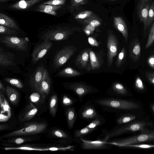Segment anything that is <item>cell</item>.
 <instances>
[{
	"instance_id": "obj_43",
	"label": "cell",
	"mask_w": 154,
	"mask_h": 154,
	"mask_svg": "<svg viewBox=\"0 0 154 154\" xmlns=\"http://www.w3.org/2000/svg\"><path fill=\"white\" fill-rule=\"evenodd\" d=\"M65 0H50L43 2V4L53 5H63Z\"/></svg>"
},
{
	"instance_id": "obj_54",
	"label": "cell",
	"mask_w": 154,
	"mask_h": 154,
	"mask_svg": "<svg viewBox=\"0 0 154 154\" xmlns=\"http://www.w3.org/2000/svg\"><path fill=\"white\" fill-rule=\"evenodd\" d=\"M83 0H74V1L77 3H79L82 2Z\"/></svg>"
},
{
	"instance_id": "obj_22",
	"label": "cell",
	"mask_w": 154,
	"mask_h": 154,
	"mask_svg": "<svg viewBox=\"0 0 154 154\" xmlns=\"http://www.w3.org/2000/svg\"><path fill=\"white\" fill-rule=\"evenodd\" d=\"M43 0H21L10 6L11 9L23 10L27 9Z\"/></svg>"
},
{
	"instance_id": "obj_39",
	"label": "cell",
	"mask_w": 154,
	"mask_h": 154,
	"mask_svg": "<svg viewBox=\"0 0 154 154\" xmlns=\"http://www.w3.org/2000/svg\"><path fill=\"white\" fill-rule=\"evenodd\" d=\"M18 33L17 30L0 25V34L1 35H15L18 34Z\"/></svg>"
},
{
	"instance_id": "obj_17",
	"label": "cell",
	"mask_w": 154,
	"mask_h": 154,
	"mask_svg": "<svg viewBox=\"0 0 154 154\" xmlns=\"http://www.w3.org/2000/svg\"><path fill=\"white\" fill-rule=\"evenodd\" d=\"M51 86V80L49 75L47 69H45L39 91L43 98L49 94Z\"/></svg>"
},
{
	"instance_id": "obj_2",
	"label": "cell",
	"mask_w": 154,
	"mask_h": 154,
	"mask_svg": "<svg viewBox=\"0 0 154 154\" xmlns=\"http://www.w3.org/2000/svg\"><path fill=\"white\" fill-rule=\"evenodd\" d=\"M152 126V123L149 122L144 121L134 122L121 127H115L109 131H104L103 138L108 141L112 138L125 134L137 131H140L141 133H145L150 131L147 128Z\"/></svg>"
},
{
	"instance_id": "obj_42",
	"label": "cell",
	"mask_w": 154,
	"mask_h": 154,
	"mask_svg": "<svg viewBox=\"0 0 154 154\" xmlns=\"http://www.w3.org/2000/svg\"><path fill=\"white\" fill-rule=\"evenodd\" d=\"M123 147H134L142 149H149L154 147V144H133L125 145Z\"/></svg>"
},
{
	"instance_id": "obj_46",
	"label": "cell",
	"mask_w": 154,
	"mask_h": 154,
	"mask_svg": "<svg viewBox=\"0 0 154 154\" xmlns=\"http://www.w3.org/2000/svg\"><path fill=\"white\" fill-rule=\"evenodd\" d=\"M146 76L149 82L154 85V72H146Z\"/></svg>"
},
{
	"instance_id": "obj_26",
	"label": "cell",
	"mask_w": 154,
	"mask_h": 154,
	"mask_svg": "<svg viewBox=\"0 0 154 154\" xmlns=\"http://www.w3.org/2000/svg\"><path fill=\"white\" fill-rule=\"evenodd\" d=\"M114 21L116 28L122 34L126 43L128 39V33L127 28L125 21L121 17H115Z\"/></svg>"
},
{
	"instance_id": "obj_53",
	"label": "cell",
	"mask_w": 154,
	"mask_h": 154,
	"mask_svg": "<svg viewBox=\"0 0 154 154\" xmlns=\"http://www.w3.org/2000/svg\"><path fill=\"white\" fill-rule=\"evenodd\" d=\"M151 108L154 113V104H152L151 106Z\"/></svg>"
},
{
	"instance_id": "obj_28",
	"label": "cell",
	"mask_w": 154,
	"mask_h": 154,
	"mask_svg": "<svg viewBox=\"0 0 154 154\" xmlns=\"http://www.w3.org/2000/svg\"><path fill=\"white\" fill-rule=\"evenodd\" d=\"M61 7V5H53L42 3L40 4L35 10L40 12L56 15L57 13L56 11Z\"/></svg>"
},
{
	"instance_id": "obj_1",
	"label": "cell",
	"mask_w": 154,
	"mask_h": 154,
	"mask_svg": "<svg viewBox=\"0 0 154 154\" xmlns=\"http://www.w3.org/2000/svg\"><path fill=\"white\" fill-rule=\"evenodd\" d=\"M93 103L104 110L116 112L138 109L140 106L136 103L131 101L113 97H102L93 100Z\"/></svg>"
},
{
	"instance_id": "obj_11",
	"label": "cell",
	"mask_w": 154,
	"mask_h": 154,
	"mask_svg": "<svg viewBox=\"0 0 154 154\" xmlns=\"http://www.w3.org/2000/svg\"><path fill=\"white\" fill-rule=\"evenodd\" d=\"M93 103L88 101L79 109V116L81 119L90 122L99 115Z\"/></svg>"
},
{
	"instance_id": "obj_13",
	"label": "cell",
	"mask_w": 154,
	"mask_h": 154,
	"mask_svg": "<svg viewBox=\"0 0 154 154\" xmlns=\"http://www.w3.org/2000/svg\"><path fill=\"white\" fill-rule=\"evenodd\" d=\"M75 65L80 69L88 71L91 69L89 48H86L79 53L75 60Z\"/></svg>"
},
{
	"instance_id": "obj_27",
	"label": "cell",
	"mask_w": 154,
	"mask_h": 154,
	"mask_svg": "<svg viewBox=\"0 0 154 154\" xmlns=\"http://www.w3.org/2000/svg\"><path fill=\"white\" fill-rule=\"evenodd\" d=\"M0 24L17 31L20 30L14 20L1 12L0 13Z\"/></svg>"
},
{
	"instance_id": "obj_10",
	"label": "cell",
	"mask_w": 154,
	"mask_h": 154,
	"mask_svg": "<svg viewBox=\"0 0 154 154\" xmlns=\"http://www.w3.org/2000/svg\"><path fill=\"white\" fill-rule=\"evenodd\" d=\"M80 148L84 150H98L109 148L112 145L103 138L95 140H90L83 138L80 143Z\"/></svg>"
},
{
	"instance_id": "obj_14",
	"label": "cell",
	"mask_w": 154,
	"mask_h": 154,
	"mask_svg": "<svg viewBox=\"0 0 154 154\" xmlns=\"http://www.w3.org/2000/svg\"><path fill=\"white\" fill-rule=\"evenodd\" d=\"M150 5V0H139L137 7L138 17L143 24L144 34L146 30V19Z\"/></svg>"
},
{
	"instance_id": "obj_30",
	"label": "cell",
	"mask_w": 154,
	"mask_h": 154,
	"mask_svg": "<svg viewBox=\"0 0 154 154\" xmlns=\"http://www.w3.org/2000/svg\"><path fill=\"white\" fill-rule=\"evenodd\" d=\"M111 89L112 92L110 94L113 96L124 95L128 93L127 90L125 86L118 82L113 84Z\"/></svg>"
},
{
	"instance_id": "obj_34",
	"label": "cell",
	"mask_w": 154,
	"mask_h": 154,
	"mask_svg": "<svg viewBox=\"0 0 154 154\" xmlns=\"http://www.w3.org/2000/svg\"><path fill=\"white\" fill-rule=\"evenodd\" d=\"M57 102V95L55 94L52 95L50 99L49 107L50 114L53 117H54L56 115Z\"/></svg>"
},
{
	"instance_id": "obj_9",
	"label": "cell",
	"mask_w": 154,
	"mask_h": 154,
	"mask_svg": "<svg viewBox=\"0 0 154 154\" xmlns=\"http://www.w3.org/2000/svg\"><path fill=\"white\" fill-rule=\"evenodd\" d=\"M118 42L116 36L112 32H109L107 38V60L108 67L112 64L113 58L117 54Z\"/></svg>"
},
{
	"instance_id": "obj_24",
	"label": "cell",
	"mask_w": 154,
	"mask_h": 154,
	"mask_svg": "<svg viewBox=\"0 0 154 154\" xmlns=\"http://www.w3.org/2000/svg\"><path fill=\"white\" fill-rule=\"evenodd\" d=\"M65 114L66 116L68 126L69 129H72L77 118L75 108L72 106L66 109Z\"/></svg>"
},
{
	"instance_id": "obj_12",
	"label": "cell",
	"mask_w": 154,
	"mask_h": 154,
	"mask_svg": "<svg viewBox=\"0 0 154 154\" xmlns=\"http://www.w3.org/2000/svg\"><path fill=\"white\" fill-rule=\"evenodd\" d=\"M52 44L51 41L46 39L41 43L37 45L32 53V62L35 63L44 57L51 48Z\"/></svg>"
},
{
	"instance_id": "obj_45",
	"label": "cell",
	"mask_w": 154,
	"mask_h": 154,
	"mask_svg": "<svg viewBox=\"0 0 154 154\" xmlns=\"http://www.w3.org/2000/svg\"><path fill=\"white\" fill-rule=\"evenodd\" d=\"M40 93L37 92L32 93L30 96V99L31 102L36 103L38 102L40 98Z\"/></svg>"
},
{
	"instance_id": "obj_36",
	"label": "cell",
	"mask_w": 154,
	"mask_h": 154,
	"mask_svg": "<svg viewBox=\"0 0 154 154\" xmlns=\"http://www.w3.org/2000/svg\"><path fill=\"white\" fill-rule=\"evenodd\" d=\"M32 139L29 137H16L11 138L5 141L4 143L9 144H21L23 143L31 141Z\"/></svg>"
},
{
	"instance_id": "obj_35",
	"label": "cell",
	"mask_w": 154,
	"mask_h": 154,
	"mask_svg": "<svg viewBox=\"0 0 154 154\" xmlns=\"http://www.w3.org/2000/svg\"><path fill=\"white\" fill-rule=\"evenodd\" d=\"M78 100L70 96L64 94L62 98V103L65 106L68 108L72 106Z\"/></svg>"
},
{
	"instance_id": "obj_8",
	"label": "cell",
	"mask_w": 154,
	"mask_h": 154,
	"mask_svg": "<svg viewBox=\"0 0 154 154\" xmlns=\"http://www.w3.org/2000/svg\"><path fill=\"white\" fill-rule=\"evenodd\" d=\"M67 89L72 91L77 95L80 102L83 101L84 96L87 94L96 93L98 90L90 85L79 82L71 83L66 87Z\"/></svg>"
},
{
	"instance_id": "obj_18",
	"label": "cell",
	"mask_w": 154,
	"mask_h": 154,
	"mask_svg": "<svg viewBox=\"0 0 154 154\" xmlns=\"http://www.w3.org/2000/svg\"><path fill=\"white\" fill-rule=\"evenodd\" d=\"M37 112L38 109L30 102L24 110L18 116L19 120L22 122L29 120L35 116Z\"/></svg>"
},
{
	"instance_id": "obj_48",
	"label": "cell",
	"mask_w": 154,
	"mask_h": 154,
	"mask_svg": "<svg viewBox=\"0 0 154 154\" xmlns=\"http://www.w3.org/2000/svg\"><path fill=\"white\" fill-rule=\"evenodd\" d=\"M88 41L89 44L92 46H98L99 45L98 42L93 37H89L88 38Z\"/></svg>"
},
{
	"instance_id": "obj_29",
	"label": "cell",
	"mask_w": 154,
	"mask_h": 154,
	"mask_svg": "<svg viewBox=\"0 0 154 154\" xmlns=\"http://www.w3.org/2000/svg\"><path fill=\"white\" fill-rule=\"evenodd\" d=\"M6 93L11 103L14 105L16 104L18 101L19 97L18 91L11 87L7 86L6 88Z\"/></svg>"
},
{
	"instance_id": "obj_4",
	"label": "cell",
	"mask_w": 154,
	"mask_h": 154,
	"mask_svg": "<svg viewBox=\"0 0 154 154\" xmlns=\"http://www.w3.org/2000/svg\"><path fill=\"white\" fill-rule=\"evenodd\" d=\"M47 126V125L43 123H32L23 128L2 135L1 138L3 139L39 134L44 131L46 128Z\"/></svg>"
},
{
	"instance_id": "obj_52",
	"label": "cell",
	"mask_w": 154,
	"mask_h": 154,
	"mask_svg": "<svg viewBox=\"0 0 154 154\" xmlns=\"http://www.w3.org/2000/svg\"><path fill=\"white\" fill-rule=\"evenodd\" d=\"M0 90L2 92H6V88H5L4 85L1 81H0Z\"/></svg>"
},
{
	"instance_id": "obj_44",
	"label": "cell",
	"mask_w": 154,
	"mask_h": 154,
	"mask_svg": "<svg viewBox=\"0 0 154 154\" xmlns=\"http://www.w3.org/2000/svg\"><path fill=\"white\" fill-rule=\"evenodd\" d=\"M135 86L139 90H142L144 89V85L142 80L139 76L137 77L136 79Z\"/></svg>"
},
{
	"instance_id": "obj_20",
	"label": "cell",
	"mask_w": 154,
	"mask_h": 154,
	"mask_svg": "<svg viewBox=\"0 0 154 154\" xmlns=\"http://www.w3.org/2000/svg\"><path fill=\"white\" fill-rule=\"evenodd\" d=\"M51 134L53 137L60 139L61 142L66 145L70 144L73 141L72 136L69 132L63 130L54 129L51 131Z\"/></svg>"
},
{
	"instance_id": "obj_33",
	"label": "cell",
	"mask_w": 154,
	"mask_h": 154,
	"mask_svg": "<svg viewBox=\"0 0 154 154\" xmlns=\"http://www.w3.org/2000/svg\"><path fill=\"white\" fill-rule=\"evenodd\" d=\"M106 122V120L103 116L99 115L90 122L86 127L90 128L96 129V128L101 126Z\"/></svg>"
},
{
	"instance_id": "obj_41",
	"label": "cell",
	"mask_w": 154,
	"mask_h": 154,
	"mask_svg": "<svg viewBox=\"0 0 154 154\" xmlns=\"http://www.w3.org/2000/svg\"><path fill=\"white\" fill-rule=\"evenodd\" d=\"M154 42V22L151 26L147 41L145 46L147 49L152 45Z\"/></svg>"
},
{
	"instance_id": "obj_23",
	"label": "cell",
	"mask_w": 154,
	"mask_h": 154,
	"mask_svg": "<svg viewBox=\"0 0 154 154\" xmlns=\"http://www.w3.org/2000/svg\"><path fill=\"white\" fill-rule=\"evenodd\" d=\"M13 54L4 51L3 49L0 48V66L8 67L14 65Z\"/></svg>"
},
{
	"instance_id": "obj_5",
	"label": "cell",
	"mask_w": 154,
	"mask_h": 154,
	"mask_svg": "<svg viewBox=\"0 0 154 154\" xmlns=\"http://www.w3.org/2000/svg\"><path fill=\"white\" fill-rule=\"evenodd\" d=\"M29 39L10 35L2 36L0 39L1 43L7 47L19 51H26L28 48Z\"/></svg>"
},
{
	"instance_id": "obj_15",
	"label": "cell",
	"mask_w": 154,
	"mask_h": 154,
	"mask_svg": "<svg viewBox=\"0 0 154 154\" xmlns=\"http://www.w3.org/2000/svg\"><path fill=\"white\" fill-rule=\"evenodd\" d=\"M76 145L63 146L57 147H51L50 148H40L28 146H21L16 147H7L4 148L6 150L17 149L27 150L35 151H74L76 147Z\"/></svg>"
},
{
	"instance_id": "obj_19",
	"label": "cell",
	"mask_w": 154,
	"mask_h": 154,
	"mask_svg": "<svg viewBox=\"0 0 154 154\" xmlns=\"http://www.w3.org/2000/svg\"><path fill=\"white\" fill-rule=\"evenodd\" d=\"M45 69L43 65L38 66L35 71L30 81L32 86L38 92Z\"/></svg>"
},
{
	"instance_id": "obj_38",
	"label": "cell",
	"mask_w": 154,
	"mask_h": 154,
	"mask_svg": "<svg viewBox=\"0 0 154 154\" xmlns=\"http://www.w3.org/2000/svg\"><path fill=\"white\" fill-rule=\"evenodd\" d=\"M126 56V50L125 48L123 47L119 53L116 62V64L117 67H120L125 62Z\"/></svg>"
},
{
	"instance_id": "obj_21",
	"label": "cell",
	"mask_w": 154,
	"mask_h": 154,
	"mask_svg": "<svg viewBox=\"0 0 154 154\" xmlns=\"http://www.w3.org/2000/svg\"><path fill=\"white\" fill-rule=\"evenodd\" d=\"M89 50L91 69L97 70L103 65V58L100 54L94 52L91 49L89 48Z\"/></svg>"
},
{
	"instance_id": "obj_49",
	"label": "cell",
	"mask_w": 154,
	"mask_h": 154,
	"mask_svg": "<svg viewBox=\"0 0 154 154\" xmlns=\"http://www.w3.org/2000/svg\"><path fill=\"white\" fill-rule=\"evenodd\" d=\"M90 24L92 26L96 27L99 26L100 24V23L97 20H93L90 22Z\"/></svg>"
},
{
	"instance_id": "obj_50",
	"label": "cell",
	"mask_w": 154,
	"mask_h": 154,
	"mask_svg": "<svg viewBox=\"0 0 154 154\" xmlns=\"http://www.w3.org/2000/svg\"><path fill=\"white\" fill-rule=\"evenodd\" d=\"M9 128V126L7 124H3L0 125V131H3Z\"/></svg>"
},
{
	"instance_id": "obj_6",
	"label": "cell",
	"mask_w": 154,
	"mask_h": 154,
	"mask_svg": "<svg viewBox=\"0 0 154 154\" xmlns=\"http://www.w3.org/2000/svg\"><path fill=\"white\" fill-rule=\"evenodd\" d=\"M72 32L66 28L60 26L47 30L44 32L41 37L43 40L50 41H58L68 39Z\"/></svg>"
},
{
	"instance_id": "obj_56",
	"label": "cell",
	"mask_w": 154,
	"mask_h": 154,
	"mask_svg": "<svg viewBox=\"0 0 154 154\" xmlns=\"http://www.w3.org/2000/svg\"></svg>"
},
{
	"instance_id": "obj_55",
	"label": "cell",
	"mask_w": 154,
	"mask_h": 154,
	"mask_svg": "<svg viewBox=\"0 0 154 154\" xmlns=\"http://www.w3.org/2000/svg\"><path fill=\"white\" fill-rule=\"evenodd\" d=\"M9 0H0V2H4L6 1H7Z\"/></svg>"
},
{
	"instance_id": "obj_3",
	"label": "cell",
	"mask_w": 154,
	"mask_h": 154,
	"mask_svg": "<svg viewBox=\"0 0 154 154\" xmlns=\"http://www.w3.org/2000/svg\"><path fill=\"white\" fill-rule=\"evenodd\" d=\"M154 140V131L141 133L136 136L124 138L109 140L110 144L123 147L125 145Z\"/></svg>"
},
{
	"instance_id": "obj_32",
	"label": "cell",
	"mask_w": 154,
	"mask_h": 154,
	"mask_svg": "<svg viewBox=\"0 0 154 154\" xmlns=\"http://www.w3.org/2000/svg\"><path fill=\"white\" fill-rule=\"evenodd\" d=\"M136 118V116L130 114H127L122 115L116 119V123L118 125H121L129 123Z\"/></svg>"
},
{
	"instance_id": "obj_16",
	"label": "cell",
	"mask_w": 154,
	"mask_h": 154,
	"mask_svg": "<svg viewBox=\"0 0 154 154\" xmlns=\"http://www.w3.org/2000/svg\"><path fill=\"white\" fill-rule=\"evenodd\" d=\"M129 57L134 62H137L140 56L141 47L138 38L133 39L130 43L129 47Z\"/></svg>"
},
{
	"instance_id": "obj_37",
	"label": "cell",
	"mask_w": 154,
	"mask_h": 154,
	"mask_svg": "<svg viewBox=\"0 0 154 154\" xmlns=\"http://www.w3.org/2000/svg\"><path fill=\"white\" fill-rule=\"evenodd\" d=\"M154 20V1L151 4L146 19V29L149 27Z\"/></svg>"
},
{
	"instance_id": "obj_7",
	"label": "cell",
	"mask_w": 154,
	"mask_h": 154,
	"mask_svg": "<svg viewBox=\"0 0 154 154\" xmlns=\"http://www.w3.org/2000/svg\"><path fill=\"white\" fill-rule=\"evenodd\" d=\"M77 48L73 45H69L63 48L54 57L53 65L57 68L64 64L77 51Z\"/></svg>"
},
{
	"instance_id": "obj_51",
	"label": "cell",
	"mask_w": 154,
	"mask_h": 154,
	"mask_svg": "<svg viewBox=\"0 0 154 154\" xmlns=\"http://www.w3.org/2000/svg\"><path fill=\"white\" fill-rule=\"evenodd\" d=\"M87 14L84 13L79 14L76 17V18L83 19L85 18L88 16Z\"/></svg>"
},
{
	"instance_id": "obj_25",
	"label": "cell",
	"mask_w": 154,
	"mask_h": 154,
	"mask_svg": "<svg viewBox=\"0 0 154 154\" xmlns=\"http://www.w3.org/2000/svg\"><path fill=\"white\" fill-rule=\"evenodd\" d=\"M95 130L86 126L82 129L75 130L74 131L72 136L73 141L78 143H80L82 138L89 134Z\"/></svg>"
},
{
	"instance_id": "obj_31",
	"label": "cell",
	"mask_w": 154,
	"mask_h": 154,
	"mask_svg": "<svg viewBox=\"0 0 154 154\" xmlns=\"http://www.w3.org/2000/svg\"><path fill=\"white\" fill-rule=\"evenodd\" d=\"M82 74V73L71 67H68L60 71L58 75L60 77H72L79 76Z\"/></svg>"
},
{
	"instance_id": "obj_47",
	"label": "cell",
	"mask_w": 154,
	"mask_h": 154,
	"mask_svg": "<svg viewBox=\"0 0 154 154\" xmlns=\"http://www.w3.org/2000/svg\"><path fill=\"white\" fill-rule=\"evenodd\" d=\"M147 63L152 69H154V54L151 55L148 58Z\"/></svg>"
},
{
	"instance_id": "obj_40",
	"label": "cell",
	"mask_w": 154,
	"mask_h": 154,
	"mask_svg": "<svg viewBox=\"0 0 154 154\" xmlns=\"http://www.w3.org/2000/svg\"><path fill=\"white\" fill-rule=\"evenodd\" d=\"M4 79L7 82L18 88H22L23 87L22 82L17 79L7 78Z\"/></svg>"
}]
</instances>
